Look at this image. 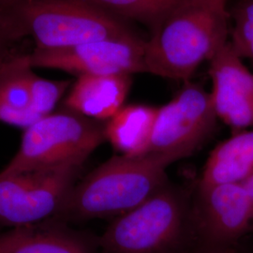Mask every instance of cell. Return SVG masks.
I'll return each mask as SVG.
<instances>
[{
    "label": "cell",
    "instance_id": "cell-3",
    "mask_svg": "<svg viewBox=\"0 0 253 253\" xmlns=\"http://www.w3.org/2000/svg\"><path fill=\"white\" fill-rule=\"evenodd\" d=\"M173 163L156 154L114 156L73 186L54 217L82 221L125 214L169 182L166 171Z\"/></svg>",
    "mask_w": 253,
    "mask_h": 253
},
{
    "label": "cell",
    "instance_id": "cell-7",
    "mask_svg": "<svg viewBox=\"0 0 253 253\" xmlns=\"http://www.w3.org/2000/svg\"><path fill=\"white\" fill-rule=\"evenodd\" d=\"M193 253H240L253 234V211L241 183L198 188L191 203Z\"/></svg>",
    "mask_w": 253,
    "mask_h": 253
},
{
    "label": "cell",
    "instance_id": "cell-12",
    "mask_svg": "<svg viewBox=\"0 0 253 253\" xmlns=\"http://www.w3.org/2000/svg\"><path fill=\"white\" fill-rule=\"evenodd\" d=\"M132 75H82L67 95L65 108L106 122L124 106Z\"/></svg>",
    "mask_w": 253,
    "mask_h": 253
},
{
    "label": "cell",
    "instance_id": "cell-15",
    "mask_svg": "<svg viewBox=\"0 0 253 253\" xmlns=\"http://www.w3.org/2000/svg\"><path fill=\"white\" fill-rule=\"evenodd\" d=\"M159 107L145 104L123 106L105 122V138L124 156H140L147 152Z\"/></svg>",
    "mask_w": 253,
    "mask_h": 253
},
{
    "label": "cell",
    "instance_id": "cell-6",
    "mask_svg": "<svg viewBox=\"0 0 253 253\" xmlns=\"http://www.w3.org/2000/svg\"><path fill=\"white\" fill-rule=\"evenodd\" d=\"M83 165L0 172V223L19 227L56 216Z\"/></svg>",
    "mask_w": 253,
    "mask_h": 253
},
{
    "label": "cell",
    "instance_id": "cell-17",
    "mask_svg": "<svg viewBox=\"0 0 253 253\" xmlns=\"http://www.w3.org/2000/svg\"><path fill=\"white\" fill-rule=\"evenodd\" d=\"M230 15L234 20L230 31L232 48L242 59L253 61V0H239Z\"/></svg>",
    "mask_w": 253,
    "mask_h": 253
},
{
    "label": "cell",
    "instance_id": "cell-19",
    "mask_svg": "<svg viewBox=\"0 0 253 253\" xmlns=\"http://www.w3.org/2000/svg\"><path fill=\"white\" fill-rule=\"evenodd\" d=\"M242 186L244 188L247 195L250 200L251 203V207H252V211H253V172L245 179L242 183Z\"/></svg>",
    "mask_w": 253,
    "mask_h": 253
},
{
    "label": "cell",
    "instance_id": "cell-13",
    "mask_svg": "<svg viewBox=\"0 0 253 253\" xmlns=\"http://www.w3.org/2000/svg\"><path fill=\"white\" fill-rule=\"evenodd\" d=\"M28 54L10 55L0 65V122L27 128L40 119L32 108Z\"/></svg>",
    "mask_w": 253,
    "mask_h": 253
},
{
    "label": "cell",
    "instance_id": "cell-10",
    "mask_svg": "<svg viewBox=\"0 0 253 253\" xmlns=\"http://www.w3.org/2000/svg\"><path fill=\"white\" fill-rule=\"evenodd\" d=\"M210 92L217 118L234 132L253 127V73L235 54L230 42L209 60Z\"/></svg>",
    "mask_w": 253,
    "mask_h": 253
},
{
    "label": "cell",
    "instance_id": "cell-2",
    "mask_svg": "<svg viewBox=\"0 0 253 253\" xmlns=\"http://www.w3.org/2000/svg\"><path fill=\"white\" fill-rule=\"evenodd\" d=\"M0 34L9 43L27 37L35 48L55 49L133 32L90 0H0Z\"/></svg>",
    "mask_w": 253,
    "mask_h": 253
},
{
    "label": "cell",
    "instance_id": "cell-4",
    "mask_svg": "<svg viewBox=\"0 0 253 253\" xmlns=\"http://www.w3.org/2000/svg\"><path fill=\"white\" fill-rule=\"evenodd\" d=\"M190 195L169 182L116 217L99 237L100 253H193Z\"/></svg>",
    "mask_w": 253,
    "mask_h": 253
},
{
    "label": "cell",
    "instance_id": "cell-14",
    "mask_svg": "<svg viewBox=\"0 0 253 253\" xmlns=\"http://www.w3.org/2000/svg\"><path fill=\"white\" fill-rule=\"evenodd\" d=\"M253 172V128L244 129L222 141L205 164L198 188L242 183Z\"/></svg>",
    "mask_w": 253,
    "mask_h": 253
},
{
    "label": "cell",
    "instance_id": "cell-20",
    "mask_svg": "<svg viewBox=\"0 0 253 253\" xmlns=\"http://www.w3.org/2000/svg\"><path fill=\"white\" fill-rule=\"evenodd\" d=\"M9 42H7L0 34V65L12 55L9 53Z\"/></svg>",
    "mask_w": 253,
    "mask_h": 253
},
{
    "label": "cell",
    "instance_id": "cell-1",
    "mask_svg": "<svg viewBox=\"0 0 253 253\" xmlns=\"http://www.w3.org/2000/svg\"><path fill=\"white\" fill-rule=\"evenodd\" d=\"M228 0H186L172 9L145 41V73L188 81L227 43Z\"/></svg>",
    "mask_w": 253,
    "mask_h": 253
},
{
    "label": "cell",
    "instance_id": "cell-8",
    "mask_svg": "<svg viewBox=\"0 0 253 253\" xmlns=\"http://www.w3.org/2000/svg\"><path fill=\"white\" fill-rule=\"evenodd\" d=\"M217 119L210 92L187 83L172 100L158 108L146 153L174 162L190 157L212 135Z\"/></svg>",
    "mask_w": 253,
    "mask_h": 253
},
{
    "label": "cell",
    "instance_id": "cell-5",
    "mask_svg": "<svg viewBox=\"0 0 253 253\" xmlns=\"http://www.w3.org/2000/svg\"><path fill=\"white\" fill-rule=\"evenodd\" d=\"M105 122L65 109L25 128L18 152L5 171L84 165L106 141Z\"/></svg>",
    "mask_w": 253,
    "mask_h": 253
},
{
    "label": "cell",
    "instance_id": "cell-21",
    "mask_svg": "<svg viewBox=\"0 0 253 253\" xmlns=\"http://www.w3.org/2000/svg\"><path fill=\"white\" fill-rule=\"evenodd\" d=\"M242 253V252H241V253ZM253 253V252H252V253Z\"/></svg>",
    "mask_w": 253,
    "mask_h": 253
},
{
    "label": "cell",
    "instance_id": "cell-9",
    "mask_svg": "<svg viewBox=\"0 0 253 253\" xmlns=\"http://www.w3.org/2000/svg\"><path fill=\"white\" fill-rule=\"evenodd\" d=\"M145 41L134 34L78 45L39 49L28 54L31 66L82 75L145 73Z\"/></svg>",
    "mask_w": 253,
    "mask_h": 253
},
{
    "label": "cell",
    "instance_id": "cell-18",
    "mask_svg": "<svg viewBox=\"0 0 253 253\" xmlns=\"http://www.w3.org/2000/svg\"><path fill=\"white\" fill-rule=\"evenodd\" d=\"M70 85V80H48L38 76L34 72L30 73L31 102L37 115L42 118L52 114Z\"/></svg>",
    "mask_w": 253,
    "mask_h": 253
},
{
    "label": "cell",
    "instance_id": "cell-16",
    "mask_svg": "<svg viewBox=\"0 0 253 253\" xmlns=\"http://www.w3.org/2000/svg\"><path fill=\"white\" fill-rule=\"evenodd\" d=\"M118 18L132 19L152 31L172 9L186 0H90Z\"/></svg>",
    "mask_w": 253,
    "mask_h": 253
},
{
    "label": "cell",
    "instance_id": "cell-11",
    "mask_svg": "<svg viewBox=\"0 0 253 253\" xmlns=\"http://www.w3.org/2000/svg\"><path fill=\"white\" fill-rule=\"evenodd\" d=\"M0 253H100L99 237L59 220L14 227L0 235Z\"/></svg>",
    "mask_w": 253,
    "mask_h": 253
}]
</instances>
